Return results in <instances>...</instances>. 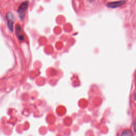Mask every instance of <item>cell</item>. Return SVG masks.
I'll use <instances>...</instances> for the list:
<instances>
[{"label":"cell","mask_w":136,"mask_h":136,"mask_svg":"<svg viewBox=\"0 0 136 136\" xmlns=\"http://www.w3.org/2000/svg\"><path fill=\"white\" fill-rule=\"evenodd\" d=\"M29 6V2L25 1L22 3L19 7L18 10H17V13H18V16L21 20L24 19L26 13L27 12L28 8Z\"/></svg>","instance_id":"obj_1"},{"label":"cell","mask_w":136,"mask_h":136,"mask_svg":"<svg viewBox=\"0 0 136 136\" xmlns=\"http://www.w3.org/2000/svg\"><path fill=\"white\" fill-rule=\"evenodd\" d=\"M6 19L8 21V27L10 30L12 31L13 29V24H14V15L11 12H8L6 14Z\"/></svg>","instance_id":"obj_2"},{"label":"cell","mask_w":136,"mask_h":136,"mask_svg":"<svg viewBox=\"0 0 136 136\" xmlns=\"http://www.w3.org/2000/svg\"><path fill=\"white\" fill-rule=\"evenodd\" d=\"M126 1H116V2H109V3L107 4V7L110 8H117L120 7L121 6H123V5L126 4Z\"/></svg>","instance_id":"obj_3"},{"label":"cell","mask_w":136,"mask_h":136,"mask_svg":"<svg viewBox=\"0 0 136 136\" xmlns=\"http://www.w3.org/2000/svg\"><path fill=\"white\" fill-rule=\"evenodd\" d=\"M16 34L17 37H18V39L20 40V41H23V40H24L25 39L24 34L23 33L21 26L19 25H17L16 27Z\"/></svg>","instance_id":"obj_4"},{"label":"cell","mask_w":136,"mask_h":136,"mask_svg":"<svg viewBox=\"0 0 136 136\" xmlns=\"http://www.w3.org/2000/svg\"><path fill=\"white\" fill-rule=\"evenodd\" d=\"M120 136H134V134L130 130H125L121 133Z\"/></svg>","instance_id":"obj_5"}]
</instances>
